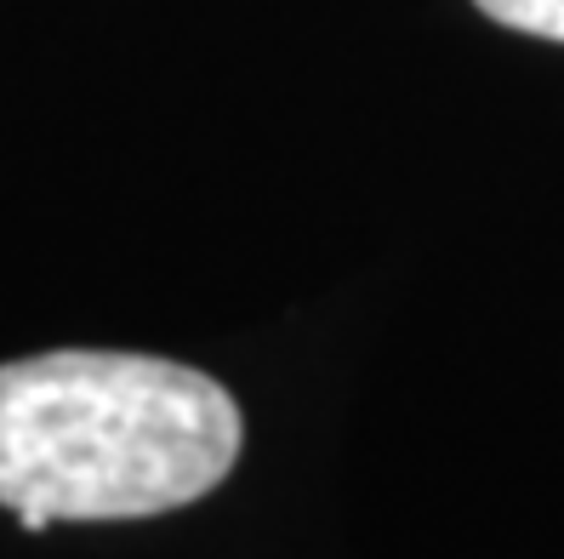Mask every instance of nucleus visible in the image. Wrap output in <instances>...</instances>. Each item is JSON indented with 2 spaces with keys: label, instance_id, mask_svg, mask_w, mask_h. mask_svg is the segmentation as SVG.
<instances>
[{
  "label": "nucleus",
  "instance_id": "f257e3e1",
  "mask_svg": "<svg viewBox=\"0 0 564 559\" xmlns=\"http://www.w3.org/2000/svg\"><path fill=\"white\" fill-rule=\"evenodd\" d=\"M240 440L235 394L177 359L57 348L0 366V503L12 514H172L228 480Z\"/></svg>",
  "mask_w": 564,
  "mask_h": 559
},
{
  "label": "nucleus",
  "instance_id": "f03ea898",
  "mask_svg": "<svg viewBox=\"0 0 564 559\" xmlns=\"http://www.w3.org/2000/svg\"><path fill=\"white\" fill-rule=\"evenodd\" d=\"M474 7L496 23L519 29L536 41H564V0H474Z\"/></svg>",
  "mask_w": 564,
  "mask_h": 559
}]
</instances>
